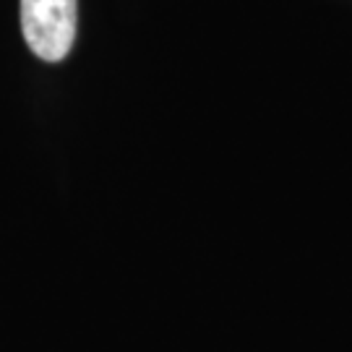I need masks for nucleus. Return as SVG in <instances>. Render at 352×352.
Wrapping results in <instances>:
<instances>
[{
    "mask_svg": "<svg viewBox=\"0 0 352 352\" xmlns=\"http://www.w3.org/2000/svg\"><path fill=\"white\" fill-rule=\"evenodd\" d=\"M21 32L37 58L63 60L76 39V0H21Z\"/></svg>",
    "mask_w": 352,
    "mask_h": 352,
    "instance_id": "nucleus-1",
    "label": "nucleus"
}]
</instances>
